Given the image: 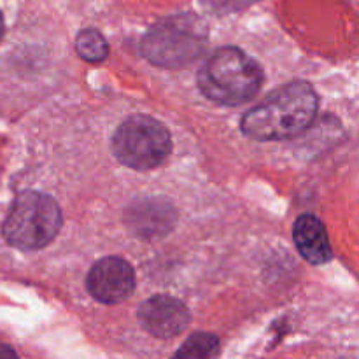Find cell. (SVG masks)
Masks as SVG:
<instances>
[{"label":"cell","mask_w":359,"mask_h":359,"mask_svg":"<svg viewBox=\"0 0 359 359\" xmlns=\"http://www.w3.org/2000/svg\"><path fill=\"white\" fill-rule=\"evenodd\" d=\"M318 95L304 81L273 90L262 104L242 118V132L255 140H286L300 135L311 126L318 112Z\"/></svg>","instance_id":"obj_1"},{"label":"cell","mask_w":359,"mask_h":359,"mask_svg":"<svg viewBox=\"0 0 359 359\" xmlns=\"http://www.w3.org/2000/svg\"><path fill=\"white\" fill-rule=\"evenodd\" d=\"M198 88L209 100L241 105L252 100L263 84L259 63L238 48H221L198 70Z\"/></svg>","instance_id":"obj_2"},{"label":"cell","mask_w":359,"mask_h":359,"mask_svg":"<svg viewBox=\"0 0 359 359\" xmlns=\"http://www.w3.org/2000/svg\"><path fill=\"white\" fill-rule=\"evenodd\" d=\"M207 28L195 14L160 20L142 39V53L158 67H184L205 53Z\"/></svg>","instance_id":"obj_3"},{"label":"cell","mask_w":359,"mask_h":359,"mask_svg":"<svg viewBox=\"0 0 359 359\" xmlns=\"http://www.w3.org/2000/svg\"><path fill=\"white\" fill-rule=\"evenodd\" d=\"M62 228V212L51 196L37 191L21 193L14 200L2 233L7 244L23 251L42 249Z\"/></svg>","instance_id":"obj_4"},{"label":"cell","mask_w":359,"mask_h":359,"mask_svg":"<svg viewBox=\"0 0 359 359\" xmlns=\"http://www.w3.org/2000/svg\"><path fill=\"white\" fill-rule=\"evenodd\" d=\"M112 151L126 167L151 170L167 160L172 151V139L158 119L137 114L118 126L112 137Z\"/></svg>","instance_id":"obj_5"},{"label":"cell","mask_w":359,"mask_h":359,"mask_svg":"<svg viewBox=\"0 0 359 359\" xmlns=\"http://www.w3.org/2000/svg\"><path fill=\"white\" fill-rule=\"evenodd\" d=\"M86 286L91 297L102 304H119L135 290V273L123 258H102L91 266Z\"/></svg>","instance_id":"obj_6"},{"label":"cell","mask_w":359,"mask_h":359,"mask_svg":"<svg viewBox=\"0 0 359 359\" xmlns=\"http://www.w3.org/2000/svg\"><path fill=\"white\" fill-rule=\"evenodd\" d=\"M139 319L151 335L158 339H172L188 328L191 318L181 300L168 294H156L140 305Z\"/></svg>","instance_id":"obj_7"},{"label":"cell","mask_w":359,"mask_h":359,"mask_svg":"<svg viewBox=\"0 0 359 359\" xmlns=\"http://www.w3.org/2000/svg\"><path fill=\"white\" fill-rule=\"evenodd\" d=\"M293 238L300 255L312 265H323L332 258L326 228L314 214H304L298 217L293 228Z\"/></svg>","instance_id":"obj_8"},{"label":"cell","mask_w":359,"mask_h":359,"mask_svg":"<svg viewBox=\"0 0 359 359\" xmlns=\"http://www.w3.org/2000/svg\"><path fill=\"white\" fill-rule=\"evenodd\" d=\"M133 217L130 219L132 228L137 231V235H144V237H153V235H161L163 231L168 230L165 223H174V212L168 205H163L160 202H153L147 200L142 207H133Z\"/></svg>","instance_id":"obj_9"},{"label":"cell","mask_w":359,"mask_h":359,"mask_svg":"<svg viewBox=\"0 0 359 359\" xmlns=\"http://www.w3.org/2000/svg\"><path fill=\"white\" fill-rule=\"evenodd\" d=\"M76 49L77 55L90 63L104 62L109 55V46L105 42L104 35L98 30H93V28H86V30L79 32L76 39Z\"/></svg>","instance_id":"obj_10"},{"label":"cell","mask_w":359,"mask_h":359,"mask_svg":"<svg viewBox=\"0 0 359 359\" xmlns=\"http://www.w3.org/2000/svg\"><path fill=\"white\" fill-rule=\"evenodd\" d=\"M219 349V342L214 335L196 333L184 342V346L177 351V358H209L214 356Z\"/></svg>","instance_id":"obj_11"},{"label":"cell","mask_w":359,"mask_h":359,"mask_svg":"<svg viewBox=\"0 0 359 359\" xmlns=\"http://www.w3.org/2000/svg\"><path fill=\"white\" fill-rule=\"evenodd\" d=\"M202 6L212 14H228L251 6L256 0H200Z\"/></svg>","instance_id":"obj_12"},{"label":"cell","mask_w":359,"mask_h":359,"mask_svg":"<svg viewBox=\"0 0 359 359\" xmlns=\"http://www.w3.org/2000/svg\"><path fill=\"white\" fill-rule=\"evenodd\" d=\"M0 356H14V353L11 349H7V347L0 346Z\"/></svg>","instance_id":"obj_13"},{"label":"cell","mask_w":359,"mask_h":359,"mask_svg":"<svg viewBox=\"0 0 359 359\" xmlns=\"http://www.w3.org/2000/svg\"><path fill=\"white\" fill-rule=\"evenodd\" d=\"M2 35H4V16L2 13H0V39H2Z\"/></svg>","instance_id":"obj_14"}]
</instances>
